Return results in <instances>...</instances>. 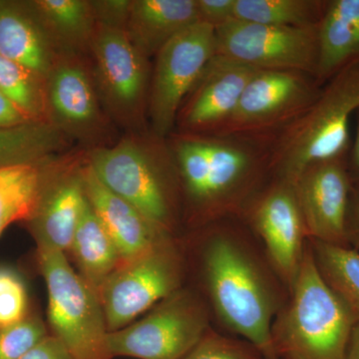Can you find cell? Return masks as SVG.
Listing matches in <instances>:
<instances>
[{
  "label": "cell",
  "instance_id": "1",
  "mask_svg": "<svg viewBox=\"0 0 359 359\" xmlns=\"http://www.w3.org/2000/svg\"><path fill=\"white\" fill-rule=\"evenodd\" d=\"M203 271L210 299L224 325L244 337L264 359H278L271 340L278 294L249 248L230 233L212 236L203 252Z\"/></svg>",
  "mask_w": 359,
  "mask_h": 359
},
{
  "label": "cell",
  "instance_id": "2",
  "mask_svg": "<svg viewBox=\"0 0 359 359\" xmlns=\"http://www.w3.org/2000/svg\"><path fill=\"white\" fill-rule=\"evenodd\" d=\"M292 299L271 327L278 359H346L358 311L325 280L306 243Z\"/></svg>",
  "mask_w": 359,
  "mask_h": 359
},
{
  "label": "cell",
  "instance_id": "3",
  "mask_svg": "<svg viewBox=\"0 0 359 359\" xmlns=\"http://www.w3.org/2000/svg\"><path fill=\"white\" fill-rule=\"evenodd\" d=\"M358 111L359 57L328 79L325 89L287 130L278 154L283 182L294 186L306 168L346 155L351 116Z\"/></svg>",
  "mask_w": 359,
  "mask_h": 359
},
{
  "label": "cell",
  "instance_id": "4",
  "mask_svg": "<svg viewBox=\"0 0 359 359\" xmlns=\"http://www.w3.org/2000/svg\"><path fill=\"white\" fill-rule=\"evenodd\" d=\"M40 271L48 294V320L53 335L75 359H112L107 325L98 294L71 268L65 252L37 245Z\"/></svg>",
  "mask_w": 359,
  "mask_h": 359
},
{
  "label": "cell",
  "instance_id": "5",
  "mask_svg": "<svg viewBox=\"0 0 359 359\" xmlns=\"http://www.w3.org/2000/svg\"><path fill=\"white\" fill-rule=\"evenodd\" d=\"M209 313L191 290L170 294L139 321L108 332L111 358L182 359L209 332Z\"/></svg>",
  "mask_w": 359,
  "mask_h": 359
},
{
  "label": "cell",
  "instance_id": "6",
  "mask_svg": "<svg viewBox=\"0 0 359 359\" xmlns=\"http://www.w3.org/2000/svg\"><path fill=\"white\" fill-rule=\"evenodd\" d=\"M177 157L189 198L205 216L224 214L240 204L256 177V160L230 141L185 139Z\"/></svg>",
  "mask_w": 359,
  "mask_h": 359
},
{
  "label": "cell",
  "instance_id": "7",
  "mask_svg": "<svg viewBox=\"0 0 359 359\" xmlns=\"http://www.w3.org/2000/svg\"><path fill=\"white\" fill-rule=\"evenodd\" d=\"M183 276V256L171 238L120 264L98 292L108 332L131 325L181 289Z\"/></svg>",
  "mask_w": 359,
  "mask_h": 359
},
{
  "label": "cell",
  "instance_id": "8",
  "mask_svg": "<svg viewBox=\"0 0 359 359\" xmlns=\"http://www.w3.org/2000/svg\"><path fill=\"white\" fill-rule=\"evenodd\" d=\"M318 26H271L233 20L216 28L215 55L257 70L306 72L316 77Z\"/></svg>",
  "mask_w": 359,
  "mask_h": 359
},
{
  "label": "cell",
  "instance_id": "9",
  "mask_svg": "<svg viewBox=\"0 0 359 359\" xmlns=\"http://www.w3.org/2000/svg\"><path fill=\"white\" fill-rule=\"evenodd\" d=\"M216 51V29L198 21L157 54L149 110L158 136L169 133L184 98L199 81Z\"/></svg>",
  "mask_w": 359,
  "mask_h": 359
},
{
  "label": "cell",
  "instance_id": "10",
  "mask_svg": "<svg viewBox=\"0 0 359 359\" xmlns=\"http://www.w3.org/2000/svg\"><path fill=\"white\" fill-rule=\"evenodd\" d=\"M89 167L110 192L169 231V189L159 166L145 149L136 142L122 141L113 147L94 151Z\"/></svg>",
  "mask_w": 359,
  "mask_h": 359
},
{
  "label": "cell",
  "instance_id": "11",
  "mask_svg": "<svg viewBox=\"0 0 359 359\" xmlns=\"http://www.w3.org/2000/svg\"><path fill=\"white\" fill-rule=\"evenodd\" d=\"M98 95L118 120L140 117L149 82L147 59L123 30L96 26L91 45Z\"/></svg>",
  "mask_w": 359,
  "mask_h": 359
},
{
  "label": "cell",
  "instance_id": "12",
  "mask_svg": "<svg viewBox=\"0 0 359 359\" xmlns=\"http://www.w3.org/2000/svg\"><path fill=\"white\" fill-rule=\"evenodd\" d=\"M353 187L347 154L304 170L294 188L309 240L349 248L346 221Z\"/></svg>",
  "mask_w": 359,
  "mask_h": 359
},
{
  "label": "cell",
  "instance_id": "13",
  "mask_svg": "<svg viewBox=\"0 0 359 359\" xmlns=\"http://www.w3.org/2000/svg\"><path fill=\"white\" fill-rule=\"evenodd\" d=\"M318 93L304 82L301 73L257 71L223 127L228 131L242 132L271 126L302 108L306 109Z\"/></svg>",
  "mask_w": 359,
  "mask_h": 359
},
{
  "label": "cell",
  "instance_id": "14",
  "mask_svg": "<svg viewBox=\"0 0 359 359\" xmlns=\"http://www.w3.org/2000/svg\"><path fill=\"white\" fill-rule=\"evenodd\" d=\"M254 219L271 266L292 290L306 249L304 238H308L294 186L283 182L266 194Z\"/></svg>",
  "mask_w": 359,
  "mask_h": 359
},
{
  "label": "cell",
  "instance_id": "15",
  "mask_svg": "<svg viewBox=\"0 0 359 359\" xmlns=\"http://www.w3.org/2000/svg\"><path fill=\"white\" fill-rule=\"evenodd\" d=\"M46 121L61 133L88 137L100 126L98 93L83 66L58 59L44 81Z\"/></svg>",
  "mask_w": 359,
  "mask_h": 359
},
{
  "label": "cell",
  "instance_id": "16",
  "mask_svg": "<svg viewBox=\"0 0 359 359\" xmlns=\"http://www.w3.org/2000/svg\"><path fill=\"white\" fill-rule=\"evenodd\" d=\"M82 176L87 200L117 247L121 263L141 256L170 238L169 231L110 192L89 166L82 172Z\"/></svg>",
  "mask_w": 359,
  "mask_h": 359
},
{
  "label": "cell",
  "instance_id": "17",
  "mask_svg": "<svg viewBox=\"0 0 359 359\" xmlns=\"http://www.w3.org/2000/svg\"><path fill=\"white\" fill-rule=\"evenodd\" d=\"M257 69L214 55L208 63L192 98L184 111L189 128H208L224 125L235 112L243 92Z\"/></svg>",
  "mask_w": 359,
  "mask_h": 359
},
{
  "label": "cell",
  "instance_id": "18",
  "mask_svg": "<svg viewBox=\"0 0 359 359\" xmlns=\"http://www.w3.org/2000/svg\"><path fill=\"white\" fill-rule=\"evenodd\" d=\"M86 200L82 172L56 180L50 176L39 207L28 221L37 245L63 252L69 250Z\"/></svg>",
  "mask_w": 359,
  "mask_h": 359
},
{
  "label": "cell",
  "instance_id": "19",
  "mask_svg": "<svg viewBox=\"0 0 359 359\" xmlns=\"http://www.w3.org/2000/svg\"><path fill=\"white\" fill-rule=\"evenodd\" d=\"M0 54L45 81L58 61L29 1L0 0Z\"/></svg>",
  "mask_w": 359,
  "mask_h": 359
},
{
  "label": "cell",
  "instance_id": "20",
  "mask_svg": "<svg viewBox=\"0 0 359 359\" xmlns=\"http://www.w3.org/2000/svg\"><path fill=\"white\" fill-rule=\"evenodd\" d=\"M198 21L197 0H133L125 33L149 58Z\"/></svg>",
  "mask_w": 359,
  "mask_h": 359
},
{
  "label": "cell",
  "instance_id": "21",
  "mask_svg": "<svg viewBox=\"0 0 359 359\" xmlns=\"http://www.w3.org/2000/svg\"><path fill=\"white\" fill-rule=\"evenodd\" d=\"M359 57V0L327 1L318 26V81Z\"/></svg>",
  "mask_w": 359,
  "mask_h": 359
},
{
  "label": "cell",
  "instance_id": "22",
  "mask_svg": "<svg viewBox=\"0 0 359 359\" xmlns=\"http://www.w3.org/2000/svg\"><path fill=\"white\" fill-rule=\"evenodd\" d=\"M33 13L53 45L56 53H74L90 48L96 21L86 0H34Z\"/></svg>",
  "mask_w": 359,
  "mask_h": 359
},
{
  "label": "cell",
  "instance_id": "23",
  "mask_svg": "<svg viewBox=\"0 0 359 359\" xmlns=\"http://www.w3.org/2000/svg\"><path fill=\"white\" fill-rule=\"evenodd\" d=\"M69 250L79 269V275L97 294L121 264L117 247L88 200L85 203Z\"/></svg>",
  "mask_w": 359,
  "mask_h": 359
},
{
  "label": "cell",
  "instance_id": "24",
  "mask_svg": "<svg viewBox=\"0 0 359 359\" xmlns=\"http://www.w3.org/2000/svg\"><path fill=\"white\" fill-rule=\"evenodd\" d=\"M45 164L0 168V236L11 224L32 218L50 178Z\"/></svg>",
  "mask_w": 359,
  "mask_h": 359
},
{
  "label": "cell",
  "instance_id": "25",
  "mask_svg": "<svg viewBox=\"0 0 359 359\" xmlns=\"http://www.w3.org/2000/svg\"><path fill=\"white\" fill-rule=\"evenodd\" d=\"M65 140V135L46 121L0 128V168L44 162Z\"/></svg>",
  "mask_w": 359,
  "mask_h": 359
},
{
  "label": "cell",
  "instance_id": "26",
  "mask_svg": "<svg viewBox=\"0 0 359 359\" xmlns=\"http://www.w3.org/2000/svg\"><path fill=\"white\" fill-rule=\"evenodd\" d=\"M327 1L236 0L235 20L271 26L306 27L320 25Z\"/></svg>",
  "mask_w": 359,
  "mask_h": 359
},
{
  "label": "cell",
  "instance_id": "27",
  "mask_svg": "<svg viewBox=\"0 0 359 359\" xmlns=\"http://www.w3.org/2000/svg\"><path fill=\"white\" fill-rule=\"evenodd\" d=\"M318 269L328 285L359 311V252L309 240Z\"/></svg>",
  "mask_w": 359,
  "mask_h": 359
},
{
  "label": "cell",
  "instance_id": "28",
  "mask_svg": "<svg viewBox=\"0 0 359 359\" xmlns=\"http://www.w3.org/2000/svg\"><path fill=\"white\" fill-rule=\"evenodd\" d=\"M0 91L33 121H46L44 82L25 66L1 54Z\"/></svg>",
  "mask_w": 359,
  "mask_h": 359
},
{
  "label": "cell",
  "instance_id": "29",
  "mask_svg": "<svg viewBox=\"0 0 359 359\" xmlns=\"http://www.w3.org/2000/svg\"><path fill=\"white\" fill-rule=\"evenodd\" d=\"M46 335L44 323L36 316L0 328V359H20Z\"/></svg>",
  "mask_w": 359,
  "mask_h": 359
},
{
  "label": "cell",
  "instance_id": "30",
  "mask_svg": "<svg viewBox=\"0 0 359 359\" xmlns=\"http://www.w3.org/2000/svg\"><path fill=\"white\" fill-rule=\"evenodd\" d=\"M28 295L20 273L0 266V328L25 320L27 316Z\"/></svg>",
  "mask_w": 359,
  "mask_h": 359
},
{
  "label": "cell",
  "instance_id": "31",
  "mask_svg": "<svg viewBox=\"0 0 359 359\" xmlns=\"http://www.w3.org/2000/svg\"><path fill=\"white\" fill-rule=\"evenodd\" d=\"M182 359H264L250 342L238 341L209 332Z\"/></svg>",
  "mask_w": 359,
  "mask_h": 359
},
{
  "label": "cell",
  "instance_id": "32",
  "mask_svg": "<svg viewBox=\"0 0 359 359\" xmlns=\"http://www.w3.org/2000/svg\"><path fill=\"white\" fill-rule=\"evenodd\" d=\"M133 0H92L96 25L125 32Z\"/></svg>",
  "mask_w": 359,
  "mask_h": 359
},
{
  "label": "cell",
  "instance_id": "33",
  "mask_svg": "<svg viewBox=\"0 0 359 359\" xmlns=\"http://www.w3.org/2000/svg\"><path fill=\"white\" fill-rule=\"evenodd\" d=\"M236 0H197L201 22L216 28L235 20Z\"/></svg>",
  "mask_w": 359,
  "mask_h": 359
},
{
  "label": "cell",
  "instance_id": "34",
  "mask_svg": "<svg viewBox=\"0 0 359 359\" xmlns=\"http://www.w3.org/2000/svg\"><path fill=\"white\" fill-rule=\"evenodd\" d=\"M20 359H75L55 335L47 334Z\"/></svg>",
  "mask_w": 359,
  "mask_h": 359
},
{
  "label": "cell",
  "instance_id": "35",
  "mask_svg": "<svg viewBox=\"0 0 359 359\" xmlns=\"http://www.w3.org/2000/svg\"><path fill=\"white\" fill-rule=\"evenodd\" d=\"M347 243L359 252V182L353 183L346 221Z\"/></svg>",
  "mask_w": 359,
  "mask_h": 359
},
{
  "label": "cell",
  "instance_id": "36",
  "mask_svg": "<svg viewBox=\"0 0 359 359\" xmlns=\"http://www.w3.org/2000/svg\"><path fill=\"white\" fill-rule=\"evenodd\" d=\"M33 122L6 95L0 91V128H11Z\"/></svg>",
  "mask_w": 359,
  "mask_h": 359
},
{
  "label": "cell",
  "instance_id": "37",
  "mask_svg": "<svg viewBox=\"0 0 359 359\" xmlns=\"http://www.w3.org/2000/svg\"><path fill=\"white\" fill-rule=\"evenodd\" d=\"M358 129H356L355 138L351 146V155L347 156L349 173L353 183L359 182V111L358 112Z\"/></svg>",
  "mask_w": 359,
  "mask_h": 359
},
{
  "label": "cell",
  "instance_id": "38",
  "mask_svg": "<svg viewBox=\"0 0 359 359\" xmlns=\"http://www.w3.org/2000/svg\"><path fill=\"white\" fill-rule=\"evenodd\" d=\"M346 359H359V311L347 346Z\"/></svg>",
  "mask_w": 359,
  "mask_h": 359
}]
</instances>
